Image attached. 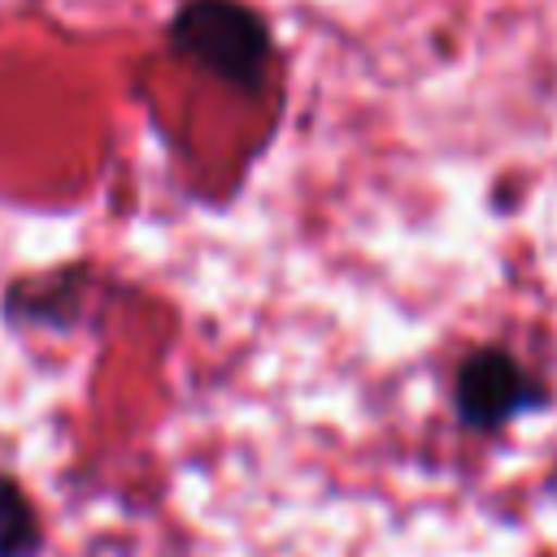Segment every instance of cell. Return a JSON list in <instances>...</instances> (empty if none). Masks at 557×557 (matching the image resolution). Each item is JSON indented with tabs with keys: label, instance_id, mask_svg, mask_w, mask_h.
I'll return each mask as SVG.
<instances>
[{
	"label": "cell",
	"instance_id": "1",
	"mask_svg": "<svg viewBox=\"0 0 557 557\" xmlns=\"http://www.w3.org/2000/svg\"><path fill=\"white\" fill-rule=\"evenodd\" d=\"M170 48L235 87H257L270 61V26L244 0H183L170 17Z\"/></svg>",
	"mask_w": 557,
	"mask_h": 557
},
{
	"label": "cell",
	"instance_id": "2",
	"mask_svg": "<svg viewBox=\"0 0 557 557\" xmlns=\"http://www.w3.org/2000/svg\"><path fill=\"white\" fill-rule=\"evenodd\" d=\"M453 405L457 418L470 431H496L513 422L518 413L544 405V387L518 366L513 352L505 348H474L453 379Z\"/></svg>",
	"mask_w": 557,
	"mask_h": 557
},
{
	"label": "cell",
	"instance_id": "3",
	"mask_svg": "<svg viewBox=\"0 0 557 557\" xmlns=\"http://www.w3.org/2000/svg\"><path fill=\"white\" fill-rule=\"evenodd\" d=\"M39 518L13 479H0V557H39Z\"/></svg>",
	"mask_w": 557,
	"mask_h": 557
}]
</instances>
